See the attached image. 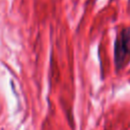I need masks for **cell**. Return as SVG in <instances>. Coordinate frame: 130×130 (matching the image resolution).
I'll return each mask as SVG.
<instances>
[{
  "label": "cell",
  "mask_w": 130,
  "mask_h": 130,
  "mask_svg": "<svg viewBox=\"0 0 130 130\" xmlns=\"http://www.w3.org/2000/svg\"><path fill=\"white\" fill-rule=\"evenodd\" d=\"M114 59L117 70L122 69L130 61V27L122 28L115 40Z\"/></svg>",
  "instance_id": "obj_1"
}]
</instances>
